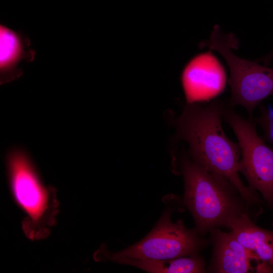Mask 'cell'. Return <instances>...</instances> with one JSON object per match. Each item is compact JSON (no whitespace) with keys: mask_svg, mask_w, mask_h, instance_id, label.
<instances>
[{"mask_svg":"<svg viewBox=\"0 0 273 273\" xmlns=\"http://www.w3.org/2000/svg\"><path fill=\"white\" fill-rule=\"evenodd\" d=\"M225 106L221 101L188 103L175 120L178 136L188 144L192 160L226 178L250 204L260 209L258 193L246 186L239 175V145L223 130L221 118Z\"/></svg>","mask_w":273,"mask_h":273,"instance_id":"6da1fadb","label":"cell"},{"mask_svg":"<svg viewBox=\"0 0 273 273\" xmlns=\"http://www.w3.org/2000/svg\"><path fill=\"white\" fill-rule=\"evenodd\" d=\"M179 171L185 185L183 202L202 236L214 229L229 228L245 214L254 221L262 212L226 178L195 162L187 155L179 158Z\"/></svg>","mask_w":273,"mask_h":273,"instance_id":"7a4b0ae2","label":"cell"},{"mask_svg":"<svg viewBox=\"0 0 273 273\" xmlns=\"http://www.w3.org/2000/svg\"><path fill=\"white\" fill-rule=\"evenodd\" d=\"M6 165L12 195L25 216L22 224L24 232L31 240L46 238L55 224L58 210L55 191L44 184L25 151H11Z\"/></svg>","mask_w":273,"mask_h":273,"instance_id":"3957f363","label":"cell"},{"mask_svg":"<svg viewBox=\"0 0 273 273\" xmlns=\"http://www.w3.org/2000/svg\"><path fill=\"white\" fill-rule=\"evenodd\" d=\"M203 44L218 52L226 61L231 88L229 106L243 107L251 117L256 107L273 95V68L236 56L232 49L238 48V39L232 33H223L217 25Z\"/></svg>","mask_w":273,"mask_h":273,"instance_id":"277c9868","label":"cell"},{"mask_svg":"<svg viewBox=\"0 0 273 273\" xmlns=\"http://www.w3.org/2000/svg\"><path fill=\"white\" fill-rule=\"evenodd\" d=\"M173 210H166L153 230L139 242L114 253L103 246L96 253L95 258L111 261L117 258L165 260L198 254L207 247L208 241L195 228H187L181 219L172 222Z\"/></svg>","mask_w":273,"mask_h":273,"instance_id":"5b68a950","label":"cell"},{"mask_svg":"<svg viewBox=\"0 0 273 273\" xmlns=\"http://www.w3.org/2000/svg\"><path fill=\"white\" fill-rule=\"evenodd\" d=\"M223 118L233 130L241 150L239 171L249 187L258 191L273 208V149L257 134L255 124L246 119L232 107H225Z\"/></svg>","mask_w":273,"mask_h":273,"instance_id":"8992f818","label":"cell"},{"mask_svg":"<svg viewBox=\"0 0 273 273\" xmlns=\"http://www.w3.org/2000/svg\"><path fill=\"white\" fill-rule=\"evenodd\" d=\"M181 81L187 103L209 101L223 92L226 84L224 68L211 53L200 54L186 66Z\"/></svg>","mask_w":273,"mask_h":273,"instance_id":"52a82bcc","label":"cell"},{"mask_svg":"<svg viewBox=\"0 0 273 273\" xmlns=\"http://www.w3.org/2000/svg\"><path fill=\"white\" fill-rule=\"evenodd\" d=\"M209 238L212 254L206 271L216 273H246L253 270L252 260L255 255L245 248L230 232L220 228L211 230Z\"/></svg>","mask_w":273,"mask_h":273,"instance_id":"ba28073f","label":"cell"},{"mask_svg":"<svg viewBox=\"0 0 273 273\" xmlns=\"http://www.w3.org/2000/svg\"><path fill=\"white\" fill-rule=\"evenodd\" d=\"M35 55L27 36L0 25L1 84L19 78L23 73L22 64L33 61Z\"/></svg>","mask_w":273,"mask_h":273,"instance_id":"9c48e42d","label":"cell"},{"mask_svg":"<svg viewBox=\"0 0 273 273\" xmlns=\"http://www.w3.org/2000/svg\"><path fill=\"white\" fill-rule=\"evenodd\" d=\"M229 229L237 240L255 255L257 263L264 262L273 268V230L256 225L248 214L235 221Z\"/></svg>","mask_w":273,"mask_h":273,"instance_id":"30bf717a","label":"cell"},{"mask_svg":"<svg viewBox=\"0 0 273 273\" xmlns=\"http://www.w3.org/2000/svg\"><path fill=\"white\" fill-rule=\"evenodd\" d=\"M112 261L136 267L152 273H201L206 272L204 259L198 254L171 259H132L117 258Z\"/></svg>","mask_w":273,"mask_h":273,"instance_id":"8fae6325","label":"cell"},{"mask_svg":"<svg viewBox=\"0 0 273 273\" xmlns=\"http://www.w3.org/2000/svg\"><path fill=\"white\" fill-rule=\"evenodd\" d=\"M260 111L255 121L262 129L264 140L273 144V108L261 106Z\"/></svg>","mask_w":273,"mask_h":273,"instance_id":"7c38bea8","label":"cell"},{"mask_svg":"<svg viewBox=\"0 0 273 273\" xmlns=\"http://www.w3.org/2000/svg\"><path fill=\"white\" fill-rule=\"evenodd\" d=\"M273 59V50L261 58L257 60V61L263 62L265 65H268Z\"/></svg>","mask_w":273,"mask_h":273,"instance_id":"4fadbf2b","label":"cell"},{"mask_svg":"<svg viewBox=\"0 0 273 273\" xmlns=\"http://www.w3.org/2000/svg\"><path fill=\"white\" fill-rule=\"evenodd\" d=\"M272 225H273V222H272Z\"/></svg>","mask_w":273,"mask_h":273,"instance_id":"5bb4252c","label":"cell"}]
</instances>
